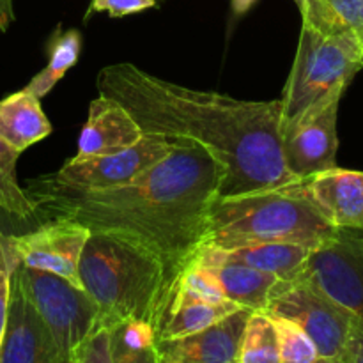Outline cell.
<instances>
[{"mask_svg": "<svg viewBox=\"0 0 363 363\" xmlns=\"http://www.w3.org/2000/svg\"><path fill=\"white\" fill-rule=\"evenodd\" d=\"M91 230L71 218H48L21 236H7V248L14 261L27 268L41 269L69 280L73 286L82 287L78 277L82 252H84Z\"/></svg>", "mask_w": 363, "mask_h": 363, "instance_id": "11", "label": "cell"}, {"mask_svg": "<svg viewBox=\"0 0 363 363\" xmlns=\"http://www.w3.org/2000/svg\"><path fill=\"white\" fill-rule=\"evenodd\" d=\"M112 357L156 346V328L147 321L126 319L108 328Z\"/></svg>", "mask_w": 363, "mask_h": 363, "instance_id": "25", "label": "cell"}, {"mask_svg": "<svg viewBox=\"0 0 363 363\" xmlns=\"http://www.w3.org/2000/svg\"><path fill=\"white\" fill-rule=\"evenodd\" d=\"M342 96L314 106L294 123L280 128L286 169L298 183L337 167V117Z\"/></svg>", "mask_w": 363, "mask_h": 363, "instance_id": "10", "label": "cell"}, {"mask_svg": "<svg viewBox=\"0 0 363 363\" xmlns=\"http://www.w3.org/2000/svg\"><path fill=\"white\" fill-rule=\"evenodd\" d=\"M305 27L323 35H354L363 46V0H296Z\"/></svg>", "mask_w": 363, "mask_h": 363, "instance_id": "20", "label": "cell"}, {"mask_svg": "<svg viewBox=\"0 0 363 363\" xmlns=\"http://www.w3.org/2000/svg\"><path fill=\"white\" fill-rule=\"evenodd\" d=\"M238 363H280L275 326L266 312H252L248 318Z\"/></svg>", "mask_w": 363, "mask_h": 363, "instance_id": "23", "label": "cell"}, {"mask_svg": "<svg viewBox=\"0 0 363 363\" xmlns=\"http://www.w3.org/2000/svg\"><path fill=\"white\" fill-rule=\"evenodd\" d=\"M264 312L300 326L319 357L344 358L354 315L303 280H280Z\"/></svg>", "mask_w": 363, "mask_h": 363, "instance_id": "7", "label": "cell"}, {"mask_svg": "<svg viewBox=\"0 0 363 363\" xmlns=\"http://www.w3.org/2000/svg\"><path fill=\"white\" fill-rule=\"evenodd\" d=\"M225 179L222 163L201 144L174 140L165 158L131 183L74 190L45 177L25 188L35 215L71 218L89 230L135 238L160 255L176 282L204 245L209 209Z\"/></svg>", "mask_w": 363, "mask_h": 363, "instance_id": "1", "label": "cell"}, {"mask_svg": "<svg viewBox=\"0 0 363 363\" xmlns=\"http://www.w3.org/2000/svg\"><path fill=\"white\" fill-rule=\"evenodd\" d=\"M113 363H162L160 360L158 347H145V350L133 351V353H124L112 357Z\"/></svg>", "mask_w": 363, "mask_h": 363, "instance_id": "30", "label": "cell"}, {"mask_svg": "<svg viewBox=\"0 0 363 363\" xmlns=\"http://www.w3.org/2000/svg\"><path fill=\"white\" fill-rule=\"evenodd\" d=\"M312 248L296 243H254L236 248L201 247L194 259L199 261H230L252 266L259 272L289 282L298 279ZM191 259V261H194Z\"/></svg>", "mask_w": 363, "mask_h": 363, "instance_id": "17", "label": "cell"}, {"mask_svg": "<svg viewBox=\"0 0 363 363\" xmlns=\"http://www.w3.org/2000/svg\"><path fill=\"white\" fill-rule=\"evenodd\" d=\"M240 308L230 301H209L179 279L156 332L158 340H172L191 335L220 321L227 314Z\"/></svg>", "mask_w": 363, "mask_h": 363, "instance_id": "18", "label": "cell"}, {"mask_svg": "<svg viewBox=\"0 0 363 363\" xmlns=\"http://www.w3.org/2000/svg\"><path fill=\"white\" fill-rule=\"evenodd\" d=\"M172 145L174 140L169 138L144 135L137 144L123 151L91 158L74 156L67 160L55 174L43 177L50 183L74 190H105L123 186L165 158Z\"/></svg>", "mask_w": 363, "mask_h": 363, "instance_id": "9", "label": "cell"}, {"mask_svg": "<svg viewBox=\"0 0 363 363\" xmlns=\"http://www.w3.org/2000/svg\"><path fill=\"white\" fill-rule=\"evenodd\" d=\"M96 87L101 96L121 103L144 135L191 140L208 149L225 169L218 199L298 183L284 163L280 98L243 101L183 87L130 62L103 67Z\"/></svg>", "mask_w": 363, "mask_h": 363, "instance_id": "2", "label": "cell"}, {"mask_svg": "<svg viewBox=\"0 0 363 363\" xmlns=\"http://www.w3.org/2000/svg\"><path fill=\"white\" fill-rule=\"evenodd\" d=\"M344 360L347 363H363V323L358 321L357 318H354L353 326H351Z\"/></svg>", "mask_w": 363, "mask_h": 363, "instance_id": "29", "label": "cell"}, {"mask_svg": "<svg viewBox=\"0 0 363 363\" xmlns=\"http://www.w3.org/2000/svg\"><path fill=\"white\" fill-rule=\"evenodd\" d=\"M298 279L363 323V236L357 230L339 229L335 236L312 248Z\"/></svg>", "mask_w": 363, "mask_h": 363, "instance_id": "8", "label": "cell"}, {"mask_svg": "<svg viewBox=\"0 0 363 363\" xmlns=\"http://www.w3.org/2000/svg\"><path fill=\"white\" fill-rule=\"evenodd\" d=\"M52 133V124L43 112L41 99L27 87L0 101V138L18 152Z\"/></svg>", "mask_w": 363, "mask_h": 363, "instance_id": "19", "label": "cell"}, {"mask_svg": "<svg viewBox=\"0 0 363 363\" xmlns=\"http://www.w3.org/2000/svg\"><path fill=\"white\" fill-rule=\"evenodd\" d=\"M144 137L130 112L116 99L99 94L89 106V117L78 138L77 158L110 155L131 147Z\"/></svg>", "mask_w": 363, "mask_h": 363, "instance_id": "15", "label": "cell"}, {"mask_svg": "<svg viewBox=\"0 0 363 363\" xmlns=\"http://www.w3.org/2000/svg\"><path fill=\"white\" fill-rule=\"evenodd\" d=\"M255 4V0H233V9L236 14H243Z\"/></svg>", "mask_w": 363, "mask_h": 363, "instance_id": "32", "label": "cell"}, {"mask_svg": "<svg viewBox=\"0 0 363 363\" xmlns=\"http://www.w3.org/2000/svg\"><path fill=\"white\" fill-rule=\"evenodd\" d=\"M14 21L13 0H0V32H6Z\"/></svg>", "mask_w": 363, "mask_h": 363, "instance_id": "31", "label": "cell"}, {"mask_svg": "<svg viewBox=\"0 0 363 363\" xmlns=\"http://www.w3.org/2000/svg\"><path fill=\"white\" fill-rule=\"evenodd\" d=\"M82 35L80 32L71 30L57 32L50 43V57L45 69L39 71L34 78L27 84V89L39 99L45 98L50 91L57 85V82L77 64L80 57Z\"/></svg>", "mask_w": 363, "mask_h": 363, "instance_id": "21", "label": "cell"}, {"mask_svg": "<svg viewBox=\"0 0 363 363\" xmlns=\"http://www.w3.org/2000/svg\"><path fill=\"white\" fill-rule=\"evenodd\" d=\"M301 188L333 227L363 230V172L335 167L301 181Z\"/></svg>", "mask_w": 363, "mask_h": 363, "instance_id": "14", "label": "cell"}, {"mask_svg": "<svg viewBox=\"0 0 363 363\" xmlns=\"http://www.w3.org/2000/svg\"><path fill=\"white\" fill-rule=\"evenodd\" d=\"M337 230L296 183L216 199L202 247L225 250L254 243H296L315 248Z\"/></svg>", "mask_w": 363, "mask_h": 363, "instance_id": "4", "label": "cell"}, {"mask_svg": "<svg viewBox=\"0 0 363 363\" xmlns=\"http://www.w3.org/2000/svg\"><path fill=\"white\" fill-rule=\"evenodd\" d=\"M252 311L236 308L220 321L191 335L158 340L162 363H238L241 339Z\"/></svg>", "mask_w": 363, "mask_h": 363, "instance_id": "13", "label": "cell"}, {"mask_svg": "<svg viewBox=\"0 0 363 363\" xmlns=\"http://www.w3.org/2000/svg\"><path fill=\"white\" fill-rule=\"evenodd\" d=\"M25 291L52 333L64 360L73 363L82 344L99 328V308L82 287L41 269L20 264Z\"/></svg>", "mask_w": 363, "mask_h": 363, "instance_id": "6", "label": "cell"}, {"mask_svg": "<svg viewBox=\"0 0 363 363\" xmlns=\"http://www.w3.org/2000/svg\"><path fill=\"white\" fill-rule=\"evenodd\" d=\"M82 289L99 308V328L126 319L147 321L158 332L177 282L165 262L135 238L91 230L78 264Z\"/></svg>", "mask_w": 363, "mask_h": 363, "instance_id": "3", "label": "cell"}, {"mask_svg": "<svg viewBox=\"0 0 363 363\" xmlns=\"http://www.w3.org/2000/svg\"><path fill=\"white\" fill-rule=\"evenodd\" d=\"M73 363H113L112 353H110L108 330H94L91 337L82 344Z\"/></svg>", "mask_w": 363, "mask_h": 363, "instance_id": "26", "label": "cell"}, {"mask_svg": "<svg viewBox=\"0 0 363 363\" xmlns=\"http://www.w3.org/2000/svg\"><path fill=\"white\" fill-rule=\"evenodd\" d=\"M0 363H67L25 291L18 262L11 272L9 312L0 340Z\"/></svg>", "mask_w": 363, "mask_h": 363, "instance_id": "12", "label": "cell"}, {"mask_svg": "<svg viewBox=\"0 0 363 363\" xmlns=\"http://www.w3.org/2000/svg\"><path fill=\"white\" fill-rule=\"evenodd\" d=\"M269 318L275 326L277 340H279L280 363H305L319 357L314 342L300 326L289 319L273 318V315Z\"/></svg>", "mask_w": 363, "mask_h": 363, "instance_id": "24", "label": "cell"}, {"mask_svg": "<svg viewBox=\"0 0 363 363\" xmlns=\"http://www.w3.org/2000/svg\"><path fill=\"white\" fill-rule=\"evenodd\" d=\"M305 363H347L344 358H328V357H318L311 362H305Z\"/></svg>", "mask_w": 363, "mask_h": 363, "instance_id": "33", "label": "cell"}, {"mask_svg": "<svg viewBox=\"0 0 363 363\" xmlns=\"http://www.w3.org/2000/svg\"><path fill=\"white\" fill-rule=\"evenodd\" d=\"M20 155L21 152L0 138V209L18 220H30L35 215V208L16 177Z\"/></svg>", "mask_w": 363, "mask_h": 363, "instance_id": "22", "label": "cell"}, {"mask_svg": "<svg viewBox=\"0 0 363 363\" xmlns=\"http://www.w3.org/2000/svg\"><path fill=\"white\" fill-rule=\"evenodd\" d=\"M156 7V0H91V13H108L121 18Z\"/></svg>", "mask_w": 363, "mask_h": 363, "instance_id": "28", "label": "cell"}, {"mask_svg": "<svg viewBox=\"0 0 363 363\" xmlns=\"http://www.w3.org/2000/svg\"><path fill=\"white\" fill-rule=\"evenodd\" d=\"M362 69L363 46L354 35H323L303 25L291 74L280 96V128L333 96H344Z\"/></svg>", "mask_w": 363, "mask_h": 363, "instance_id": "5", "label": "cell"}, {"mask_svg": "<svg viewBox=\"0 0 363 363\" xmlns=\"http://www.w3.org/2000/svg\"><path fill=\"white\" fill-rule=\"evenodd\" d=\"M14 257L7 248L6 240L0 236V340H2L4 330L7 323V312H9V296H11V272L14 266Z\"/></svg>", "mask_w": 363, "mask_h": 363, "instance_id": "27", "label": "cell"}, {"mask_svg": "<svg viewBox=\"0 0 363 363\" xmlns=\"http://www.w3.org/2000/svg\"><path fill=\"white\" fill-rule=\"evenodd\" d=\"M188 266L202 273L227 301L252 312H264L272 293L280 282L275 275L240 262L194 259Z\"/></svg>", "mask_w": 363, "mask_h": 363, "instance_id": "16", "label": "cell"}]
</instances>
